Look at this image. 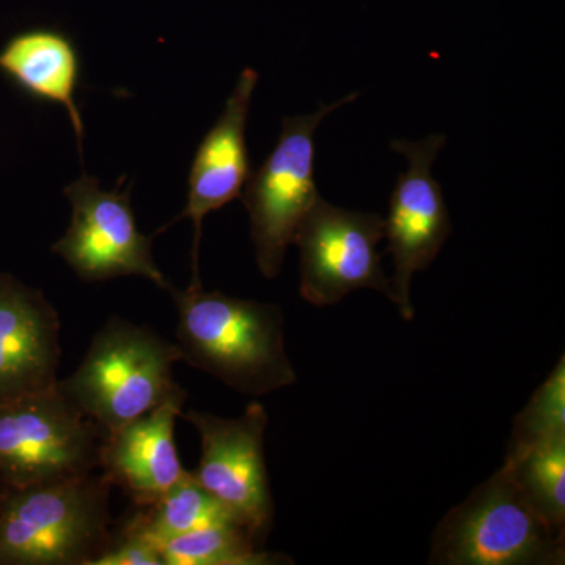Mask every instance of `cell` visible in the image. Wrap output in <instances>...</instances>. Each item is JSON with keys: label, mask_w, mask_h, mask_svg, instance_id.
<instances>
[{"label": "cell", "mask_w": 565, "mask_h": 565, "mask_svg": "<svg viewBox=\"0 0 565 565\" xmlns=\"http://www.w3.org/2000/svg\"><path fill=\"white\" fill-rule=\"evenodd\" d=\"M177 305V348L191 364L245 396H264L297 382L286 353L280 307L188 288Z\"/></svg>", "instance_id": "obj_1"}, {"label": "cell", "mask_w": 565, "mask_h": 565, "mask_svg": "<svg viewBox=\"0 0 565 565\" xmlns=\"http://www.w3.org/2000/svg\"><path fill=\"white\" fill-rule=\"evenodd\" d=\"M111 482L102 473L9 489L0 565H93L111 541Z\"/></svg>", "instance_id": "obj_2"}, {"label": "cell", "mask_w": 565, "mask_h": 565, "mask_svg": "<svg viewBox=\"0 0 565 565\" xmlns=\"http://www.w3.org/2000/svg\"><path fill=\"white\" fill-rule=\"evenodd\" d=\"M178 362L172 341L114 316L95 333L76 371L58 379L57 388L109 435L181 392L173 379Z\"/></svg>", "instance_id": "obj_3"}, {"label": "cell", "mask_w": 565, "mask_h": 565, "mask_svg": "<svg viewBox=\"0 0 565 565\" xmlns=\"http://www.w3.org/2000/svg\"><path fill=\"white\" fill-rule=\"evenodd\" d=\"M556 534L516 489L503 462L435 527L429 564L563 565Z\"/></svg>", "instance_id": "obj_4"}, {"label": "cell", "mask_w": 565, "mask_h": 565, "mask_svg": "<svg viewBox=\"0 0 565 565\" xmlns=\"http://www.w3.org/2000/svg\"><path fill=\"white\" fill-rule=\"evenodd\" d=\"M104 437L58 388L0 403V481L22 489L99 471Z\"/></svg>", "instance_id": "obj_5"}, {"label": "cell", "mask_w": 565, "mask_h": 565, "mask_svg": "<svg viewBox=\"0 0 565 565\" xmlns=\"http://www.w3.org/2000/svg\"><path fill=\"white\" fill-rule=\"evenodd\" d=\"M356 98L359 93H351L340 102L321 104L315 114L282 118L274 151L241 193L250 217L256 264L267 280L280 274L297 228L321 196L315 182L316 129L327 115Z\"/></svg>", "instance_id": "obj_6"}, {"label": "cell", "mask_w": 565, "mask_h": 565, "mask_svg": "<svg viewBox=\"0 0 565 565\" xmlns=\"http://www.w3.org/2000/svg\"><path fill=\"white\" fill-rule=\"evenodd\" d=\"M181 416L195 427L202 440V457L192 475L234 522L264 546L275 515L264 456V435L269 424L266 408L253 401L237 418L199 411L181 412Z\"/></svg>", "instance_id": "obj_7"}, {"label": "cell", "mask_w": 565, "mask_h": 565, "mask_svg": "<svg viewBox=\"0 0 565 565\" xmlns=\"http://www.w3.org/2000/svg\"><path fill=\"white\" fill-rule=\"evenodd\" d=\"M385 237L379 214L343 210L319 196L297 228L300 296L315 307H330L356 289H375L394 299L377 245Z\"/></svg>", "instance_id": "obj_8"}, {"label": "cell", "mask_w": 565, "mask_h": 565, "mask_svg": "<svg viewBox=\"0 0 565 565\" xmlns=\"http://www.w3.org/2000/svg\"><path fill=\"white\" fill-rule=\"evenodd\" d=\"M73 207L71 223L52 252L84 281L143 277L170 292L174 288L154 263L152 241L137 226L131 191H103L98 178L82 174L65 189Z\"/></svg>", "instance_id": "obj_9"}, {"label": "cell", "mask_w": 565, "mask_h": 565, "mask_svg": "<svg viewBox=\"0 0 565 565\" xmlns=\"http://www.w3.org/2000/svg\"><path fill=\"white\" fill-rule=\"evenodd\" d=\"M445 143L441 134H430L422 141H392L393 150L408 161L407 170L397 178L385 221L386 252L393 256L394 264L393 303L405 321H412L415 316L412 278L433 264L451 234L444 193L433 177L434 161Z\"/></svg>", "instance_id": "obj_10"}, {"label": "cell", "mask_w": 565, "mask_h": 565, "mask_svg": "<svg viewBox=\"0 0 565 565\" xmlns=\"http://www.w3.org/2000/svg\"><path fill=\"white\" fill-rule=\"evenodd\" d=\"M258 73L245 68L236 87L226 99L225 109L196 148L189 173V195L184 211L174 218H191L193 223L192 281L189 288H203L199 273V250L203 221L211 212L241 199L252 174L248 156V111L258 84Z\"/></svg>", "instance_id": "obj_11"}, {"label": "cell", "mask_w": 565, "mask_h": 565, "mask_svg": "<svg viewBox=\"0 0 565 565\" xmlns=\"http://www.w3.org/2000/svg\"><path fill=\"white\" fill-rule=\"evenodd\" d=\"M61 329L43 291L0 274V403L57 388Z\"/></svg>", "instance_id": "obj_12"}, {"label": "cell", "mask_w": 565, "mask_h": 565, "mask_svg": "<svg viewBox=\"0 0 565 565\" xmlns=\"http://www.w3.org/2000/svg\"><path fill=\"white\" fill-rule=\"evenodd\" d=\"M188 393L182 388L148 414L106 435L99 471L121 487L136 505L150 504L185 475L177 444L174 423Z\"/></svg>", "instance_id": "obj_13"}, {"label": "cell", "mask_w": 565, "mask_h": 565, "mask_svg": "<svg viewBox=\"0 0 565 565\" xmlns=\"http://www.w3.org/2000/svg\"><path fill=\"white\" fill-rule=\"evenodd\" d=\"M81 54L66 33L52 28L14 33L0 50V73L22 93L41 103L57 104L68 114L79 151L84 120L76 102Z\"/></svg>", "instance_id": "obj_14"}, {"label": "cell", "mask_w": 565, "mask_h": 565, "mask_svg": "<svg viewBox=\"0 0 565 565\" xmlns=\"http://www.w3.org/2000/svg\"><path fill=\"white\" fill-rule=\"evenodd\" d=\"M166 565H280L289 556L266 552L243 526L214 523L162 542Z\"/></svg>", "instance_id": "obj_15"}, {"label": "cell", "mask_w": 565, "mask_h": 565, "mask_svg": "<svg viewBox=\"0 0 565 565\" xmlns=\"http://www.w3.org/2000/svg\"><path fill=\"white\" fill-rule=\"evenodd\" d=\"M525 503L555 531L565 533V437L505 456Z\"/></svg>", "instance_id": "obj_16"}, {"label": "cell", "mask_w": 565, "mask_h": 565, "mask_svg": "<svg viewBox=\"0 0 565 565\" xmlns=\"http://www.w3.org/2000/svg\"><path fill=\"white\" fill-rule=\"evenodd\" d=\"M131 515L137 525L159 545L202 526L236 523L228 511L199 484L191 470L185 471L180 481L158 500L137 505Z\"/></svg>", "instance_id": "obj_17"}, {"label": "cell", "mask_w": 565, "mask_h": 565, "mask_svg": "<svg viewBox=\"0 0 565 565\" xmlns=\"http://www.w3.org/2000/svg\"><path fill=\"white\" fill-rule=\"evenodd\" d=\"M565 437V360L561 356L548 379L535 390L526 407L515 416L508 455Z\"/></svg>", "instance_id": "obj_18"}, {"label": "cell", "mask_w": 565, "mask_h": 565, "mask_svg": "<svg viewBox=\"0 0 565 565\" xmlns=\"http://www.w3.org/2000/svg\"><path fill=\"white\" fill-rule=\"evenodd\" d=\"M93 565H166L161 545L145 533L132 515L114 531L109 546Z\"/></svg>", "instance_id": "obj_19"}, {"label": "cell", "mask_w": 565, "mask_h": 565, "mask_svg": "<svg viewBox=\"0 0 565 565\" xmlns=\"http://www.w3.org/2000/svg\"><path fill=\"white\" fill-rule=\"evenodd\" d=\"M7 492H9V489L0 481V508H2L3 498H6Z\"/></svg>", "instance_id": "obj_20"}]
</instances>
